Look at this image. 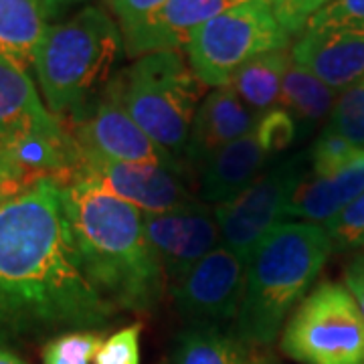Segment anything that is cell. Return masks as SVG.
<instances>
[{"instance_id": "cell-1", "label": "cell", "mask_w": 364, "mask_h": 364, "mask_svg": "<svg viewBox=\"0 0 364 364\" xmlns=\"http://www.w3.org/2000/svg\"><path fill=\"white\" fill-rule=\"evenodd\" d=\"M116 306L83 267L63 186L39 178L0 207V346L105 330Z\"/></svg>"}, {"instance_id": "cell-2", "label": "cell", "mask_w": 364, "mask_h": 364, "mask_svg": "<svg viewBox=\"0 0 364 364\" xmlns=\"http://www.w3.org/2000/svg\"><path fill=\"white\" fill-rule=\"evenodd\" d=\"M67 217L83 267L116 310L152 312L166 273L152 247L140 208L109 195L79 172L63 186Z\"/></svg>"}, {"instance_id": "cell-3", "label": "cell", "mask_w": 364, "mask_h": 364, "mask_svg": "<svg viewBox=\"0 0 364 364\" xmlns=\"http://www.w3.org/2000/svg\"><path fill=\"white\" fill-rule=\"evenodd\" d=\"M332 253L324 225L284 221L263 237L245 263V289L231 332L245 348L269 346L289 310Z\"/></svg>"}, {"instance_id": "cell-4", "label": "cell", "mask_w": 364, "mask_h": 364, "mask_svg": "<svg viewBox=\"0 0 364 364\" xmlns=\"http://www.w3.org/2000/svg\"><path fill=\"white\" fill-rule=\"evenodd\" d=\"M122 51L119 25L104 6H85L69 21L47 26L33 67L53 116L71 117L73 124L85 116L91 95L109 81Z\"/></svg>"}, {"instance_id": "cell-5", "label": "cell", "mask_w": 364, "mask_h": 364, "mask_svg": "<svg viewBox=\"0 0 364 364\" xmlns=\"http://www.w3.org/2000/svg\"><path fill=\"white\" fill-rule=\"evenodd\" d=\"M132 119L176 162L184 152L205 85L181 53L146 55L109 79Z\"/></svg>"}, {"instance_id": "cell-6", "label": "cell", "mask_w": 364, "mask_h": 364, "mask_svg": "<svg viewBox=\"0 0 364 364\" xmlns=\"http://www.w3.org/2000/svg\"><path fill=\"white\" fill-rule=\"evenodd\" d=\"M287 45L289 37L269 0H243L203 23L184 49L198 81L205 87H223L247 61L261 53L287 49Z\"/></svg>"}, {"instance_id": "cell-7", "label": "cell", "mask_w": 364, "mask_h": 364, "mask_svg": "<svg viewBox=\"0 0 364 364\" xmlns=\"http://www.w3.org/2000/svg\"><path fill=\"white\" fill-rule=\"evenodd\" d=\"M282 352L299 364H364V316L348 287H314L284 328Z\"/></svg>"}, {"instance_id": "cell-8", "label": "cell", "mask_w": 364, "mask_h": 364, "mask_svg": "<svg viewBox=\"0 0 364 364\" xmlns=\"http://www.w3.org/2000/svg\"><path fill=\"white\" fill-rule=\"evenodd\" d=\"M310 174L308 150L284 156L261 172L243 193L215 207L223 247L247 263L249 255L275 225L286 221L289 200Z\"/></svg>"}, {"instance_id": "cell-9", "label": "cell", "mask_w": 364, "mask_h": 364, "mask_svg": "<svg viewBox=\"0 0 364 364\" xmlns=\"http://www.w3.org/2000/svg\"><path fill=\"white\" fill-rule=\"evenodd\" d=\"M245 289V261L217 247L174 284V304L186 326L235 324Z\"/></svg>"}, {"instance_id": "cell-10", "label": "cell", "mask_w": 364, "mask_h": 364, "mask_svg": "<svg viewBox=\"0 0 364 364\" xmlns=\"http://www.w3.org/2000/svg\"><path fill=\"white\" fill-rule=\"evenodd\" d=\"M81 174L109 195L140 208L144 215L166 213L196 198L188 186L191 170L182 164L114 162L90 154H81Z\"/></svg>"}, {"instance_id": "cell-11", "label": "cell", "mask_w": 364, "mask_h": 364, "mask_svg": "<svg viewBox=\"0 0 364 364\" xmlns=\"http://www.w3.org/2000/svg\"><path fill=\"white\" fill-rule=\"evenodd\" d=\"M71 134L81 154L134 164H181L132 119L109 81L100 93V100L73 124Z\"/></svg>"}, {"instance_id": "cell-12", "label": "cell", "mask_w": 364, "mask_h": 364, "mask_svg": "<svg viewBox=\"0 0 364 364\" xmlns=\"http://www.w3.org/2000/svg\"><path fill=\"white\" fill-rule=\"evenodd\" d=\"M144 223L148 239L172 284H178L198 261L215 251L221 239L215 210L198 196L166 213L144 215Z\"/></svg>"}, {"instance_id": "cell-13", "label": "cell", "mask_w": 364, "mask_h": 364, "mask_svg": "<svg viewBox=\"0 0 364 364\" xmlns=\"http://www.w3.org/2000/svg\"><path fill=\"white\" fill-rule=\"evenodd\" d=\"M289 55L330 90L344 91L364 77V31L306 28Z\"/></svg>"}, {"instance_id": "cell-14", "label": "cell", "mask_w": 364, "mask_h": 364, "mask_svg": "<svg viewBox=\"0 0 364 364\" xmlns=\"http://www.w3.org/2000/svg\"><path fill=\"white\" fill-rule=\"evenodd\" d=\"M231 4V0H166L142 23L122 33L124 51L130 59H140L186 47L198 26Z\"/></svg>"}, {"instance_id": "cell-15", "label": "cell", "mask_w": 364, "mask_h": 364, "mask_svg": "<svg viewBox=\"0 0 364 364\" xmlns=\"http://www.w3.org/2000/svg\"><path fill=\"white\" fill-rule=\"evenodd\" d=\"M259 116L239 100L231 85L215 87L196 107L184 152V166L198 170L217 150L255 132Z\"/></svg>"}, {"instance_id": "cell-16", "label": "cell", "mask_w": 364, "mask_h": 364, "mask_svg": "<svg viewBox=\"0 0 364 364\" xmlns=\"http://www.w3.org/2000/svg\"><path fill=\"white\" fill-rule=\"evenodd\" d=\"M267 160L255 132L227 144L196 170L198 198L217 207L231 200L259 176Z\"/></svg>"}, {"instance_id": "cell-17", "label": "cell", "mask_w": 364, "mask_h": 364, "mask_svg": "<svg viewBox=\"0 0 364 364\" xmlns=\"http://www.w3.org/2000/svg\"><path fill=\"white\" fill-rule=\"evenodd\" d=\"M364 191V150H360L348 164L328 174H308L289 200L286 221H306L324 225L348 207Z\"/></svg>"}, {"instance_id": "cell-18", "label": "cell", "mask_w": 364, "mask_h": 364, "mask_svg": "<svg viewBox=\"0 0 364 364\" xmlns=\"http://www.w3.org/2000/svg\"><path fill=\"white\" fill-rule=\"evenodd\" d=\"M53 122L57 117L43 105L26 69L0 53V150Z\"/></svg>"}, {"instance_id": "cell-19", "label": "cell", "mask_w": 364, "mask_h": 364, "mask_svg": "<svg viewBox=\"0 0 364 364\" xmlns=\"http://www.w3.org/2000/svg\"><path fill=\"white\" fill-rule=\"evenodd\" d=\"M47 26L43 0H0V53L16 65H33Z\"/></svg>"}, {"instance_id": "cell-20", "label": "cell", "mask_w": 364, "mask_h": 364, "mask_svg": "<svg viewBox=\"0 0 364 364\" xmlns=\"http://www.w3.org/2000/svg\"><path fill=\"white\" fill-rule=\"evenodd\" d=\"M291 63L289 49H275L257 55L235 71L227 85H231L239 100L255 116H263L279 104L282 81L287 65Z\"/></svg>"}, {"instance_id": "cell-21", "label": "cell", "mask_w": 364, "mask_h": 364, "mask_svg": "<svg viewBox=\"0 0 364 364\" xmlns=\"http://www.w3.org/2000/svg\"><path fill=\"white\" fill-rule=\"evenodd\" d=\"M336 100V91L330 90L310 71L301 69L294 61L287 65L279 104L296 119L299 134H308L322 119L330 117Z\"/></svg>"}, {"instance_id": "cell-22", "label": "cell", "mask_w": 364, "mask_h": 364, "mask_svg": "<svg viewBox=\"0 0 364 364\" xmlns=\"http://www.w3.org/2000/svg\"><path fill=\"white\" fill-rule=\"evenodd\" d=\"M245 350L227 328L186 326L174 338L170 364H243Z\"/></svg>"}, {"instance_id": "cell-23", "label": "cell", "mask_w": 364, "mask_h": 364, "mask_svg": "<svg viewBox=\"0 0 364 364\" xmlns=\"http://www.w3.org/2000/svg\"><path fill=\"white\" fill-rule=\"evenodd\" d=\"M326 128L364 150V77L340 93Z\"/></svg>"}, {"instance_id": "cell-24", "label": "cell", "mask_w": 364, "mask_h": 364, "mask_svg": "<svg viewBox=\"0 0 364 364\" xmlns=\"http://www.w3.org/2000/svg\"><path fill=\"white\" fill-rule=\"evenodd\" d=\"M104 342L102 332L75 330L47 340L43 346V364H91Z\"/></svg>"}, {"instance_id": "cell-25", "label": "cell", "mask_w": 364, "mask_h": 364, "mask_svg": "<svg viewBox=\"0 0 364 364\" xmlns=\"http://www.w3.org/2000/svg\"><path fill=\"white\" fill-rule=\"evenodd\" d=\"M332 251L364 249V191L344 207L336 217L324 223Z\"/></svg>"}, {"instance_id": "cell-26", "label": "cell", "mask_w": 364, "mask_h": 364, "mask_svg": "<svg viewBox=\"0 0 364 364\" xmlns=\"http://www.w3.org/2000/svg\"><path fill=\"white\" fill-rule=\"evenodd\" d=\"M360 150L354 148L348 140H344L336 132L324 130L316 138L314 146L308 150L310 156V174L312 176H328L348 164Z\"/></svg>"}, {"instance_id": "cell-27", "label": "cell", "mask_w": 364, "mask_h": 364, "mask_svg": "<svg viewBox=\"0 0 364 364\" xmlns=\"http://www.w3.org/2000/svg\"><path fill=\"white\" fill-rule=\"evenodd\" d=\"M255 134L259 140L261 148L265 152V156H279L284 154L291 144L298 138V124L291 117V114L284 107H273L269 112H265L257 119Z\"/></svg>"}, {"instance_id": "cell-28", "label": "cell", "mask_w": 364, "mask_h": 364, "mask_svg": "<svg viewBox=\"0 0 364 364\" xmlns=\"http://www.w3.org/2000/svg\"><path fill=\"white\" fill-rule=\"evenodd\" d=\"M140 334L142 326L132 324L122 328L102 342L93 364H142L140 354Z\"/></svg>"}, {"instance_id": "cell-29", "label": "cell", "mask_w": 364, "mask_h": 364, "mask_svg": "<svg viewBox=\"0 0 364 364\" xmlns=\"http://www.w3.org/2000/svg\"><path fill=\"white\" fill-rule=\"evenodd\" d=\"M332 0H269L272 11L287 37H296L306 31L314 14H318Z\"/></svg>"}, {"instance_id": "cell-30", "label": "cell", "mask_w": 364, "mask_h": 364, "mask_svg": "<svg viewBox=\"0 0 364 364\" xmlns=\"http://www.w3.org/2000/svg\"><path fill=\"white\" fill-rule=\"evenodd\" d=\"M306 28H358L364 31V0H332L314 14Z\"/></svg>"}, {"instance_id": "cell-31", "label": "cell", "mask_w": 364, "mask_h": 364, "mask_svg": "<svg viewBox=\"0 0 364 364\" xmlns=\"http://www.w3.org/2000/svg\"><path fill=\"white\" fill-rule=\"evenodd\" d=\"M33 182L6 150H0V207L21 195Z\"/></svg>"}, {"instance_id": "cell-32", "label": "cell", "mask_w": 364, "mask_h": 364, "mask_svg": "<svg viewBox=\"0 0 364 364\" xmlns=\"http://www.w3.org/2000/svg\"><path fill=\"white\" fill-rule=\"evenodd\" d=\"M166 0H107L109 11L116 16L119 31H128L138 23H142L146 16L158 11Z\"/></svg>"}, {"instance_id": "cell-33", "label": "cell", "mask_w": 364, "mask_h": 364, "mask_svg": "<svg viewBox=\"0 0 364 364\" xmlns=\"http://www.w3.org/2000/svg\"><path fill=\"white\" fill-rule=\"evenodd\" d=\"M344 286L348 287L352 298L356 299L364 316V253L356 255L344 269Z\"/></svg>"}, {"instance_id": "cell-34", "label": "cell", "mask_w": 364, "mask_h": 364, "mask_svg": "<svg viewBox=\"0 0 364 364\" xmlns=\"http://www.w3.org/2000/svg\"><path fill=\"white\" fill-rule=\"evenodd\" d=\"M45 2V11H47V18H53L57 14L67 11L69 6L79 4V2H87V0H43Z\"/></svg>"}, {"instance_id": "cell-35", "label": "cell", "mask_w": 364, "mask_h": 364, "mask_svg": "<svg viewBox=\"0 0 364 364\" xmlns=\"http://www.w3.org/2000/svg\"><path fill=\"white\" fill-rule=\"evenodd\" d=\"M0 364H26L23 358H18L14 352H11L9 348H2L0 346Z\"/></svg>"}, {"instance_id": "cell-36", "label": "cell", "mask_w": 364, "mask_h": 364, "mask_svg": "<svg viewBox=\"0 0 364 364\" xmlns=\"http://www.w3.org/2000/svg\"><path fill=\"white\" fill-rule=\"evenodd\" d=\"M231 2H233V4H235V2H243V0H231Z\"/></svg>"}]
</instances>
